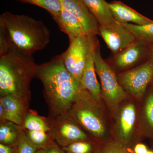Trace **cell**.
I'll return each instance as SVG.
<instances>
[{
  "label": "cell",
  "instance_id": "cell-1",
  "mask_svg": "<svg viewBox=\"0 0 153 153\" xmlns=\"http://www.w3.org/2000/svg\"><path fill=\"white\" fill-rule=\"evenodd\" d=\"M36 78L42 82L49 117L66 114L76 99L79 85L66 69L62 55L38 65Z\"/></svg>",
  "mask_w": 153,
  "mask_h": 153
},
{
  "label": "cell",
  "instance_id": "cell-2",
  "mask_svg": "<svg viewBox=\"0 0 153 153\" xmlns=\"http://www.w3.org/2000/svg\"><path fill=\"white\" fill-rule=\"evenodd\" d=\"M0 29L5 35L10 49L23 55L33 56L50 42V31L44 22L27 15L3 13Z\"/></svg>",
  "mask_w": 153,
  "mask_h": 153
},
{
  "label": "cell",
  "instance_id": "cell-3",
  "mask_svg": "<svg viewBox=\"0 0 153 153\" xmlns=\"http://www.w3.org/2000/svg\"><path fill=\"white\" fill-rule=\"evenodd\" d=\"M37 66L33 56L11 49L0 55V96L15 97L30 106V84Z\"/></svg>",
  "mask_w": 153,
  "mask_h": 153
},
{
  "label": "cell",
  "instance_id": "cell-4",
  "mask_svg": "<svg viewBox=\"0 0 153 153\" xmlns=\"http://www.w3.org/2000/svg\"><path fill=\"white\" fill-rule=\"evenodd\" d=\"M67 114L94 137L101 139L106 135V126L99 102L92 98L87 90L79 89Z\"/></svg>",
  "mask_w": 153,
  "mask_h": 153
},
{
  "label": "cell",
  "instance_id": "cell-5",
  "mask_svg": "<svg viewBox=\"0 0 153 153\" xmlns=\"http://www.w3.org/2000/svg\"><path fill=\"white\" fill-rule=\"evenodd\" d=\"M93 56L96 72L100 79L102 95L110 105L116 106L125 98L126 94L118 82L114 72L102 57L97 40L94 46Z\"/></svg>",
  "mask_w": 153,
  "mask_h": 153
},
{
  "label": "cell",
  "instance_id": "cell-6",
  "mask_svg": "<svg viewBox=\"0 0 153 153\" xmlns=\"http://www.w3.org/2000/svg\"><path fill=\"white\" fill-rule=\"evenodd\" d=\"M92 36L82 34L69 39L68 49L61 54L66 69L79 87L89 56Z\"/></svg>",
  "mask_w": 153,
  "mask_h": 153
},
{
  "label": "cell",
  "instance_id": "cell-7",
  "mask_svg": "<svg viewBox=\"0 0 153 153\" xmlns=\"http://www.w3.org/2000/svg\"><path fill=\"white\" fill-rule=\"evenodd\" d=\"M47 119L50 136L61 148L75 142L88 139L83 129L70 118L67 114L55 117H48Z\"/></svg>",
  "mask_w": 153,
  "mask_h": 153
},
{
  "label": "cell",
  "instance_id": "cell-8",
  "mask_svg": "<svg viewBox=\"0 0 153 153\" xmlns=\"http://www.w3.org/2000/svg\"><path fill=\"white\" fill-rule=\"evenodd\" d=\"M153 79V59L123 72L119 76L122 85L133 95L137 97L143 95Z\"/></svg>",
  "mask_w": 153,
  "mask_h": 153
},
{
  "label": "cell",
  "instance_id": "cell-9",
  "mask_svg": "<svg viewBox=\"0 0 153 153\" xmlns=\"http://www.w3.org/2000/svg\"><path fill=\"white\" fill-rule=\"evenodd\" d=\"M99 31V35L115 55L136 42L123 25L117 22L110 27L100 26Z\"/></svg>",
  "mask_w": 153,
  "mask_h": 153
},
{
  "label": "cell",
  "instance_id": "cell-10",
  "mask_svg": "<svg viewBox=\"0 0 153 153\" xmlns=\"http://www.w3.org/2000/svg\"><path fill=\"white\" fill-rule=\"evenodd\" d=\"M64 9L74 15L83 26L86 35L100 34V25L83 0H59Z\"/></svg>",
  "mask_w": 153,
  "mask_h": 153
},
{
  "label": "cell",
  "instance_id": "cell-11",
  "mask_svg": "<svg viewBox=\"0 0 153 153\" xmlns=\"http://www.w3.org/2000/svg\"><path fill=\"white\" fill-rule=\"evenodd\" d=\"M97 40L96 36H92L90 52L80 80L79 88L87 90L92 98L99 102L101 98V85L97 78L93 56L94 50Z\"/></svg>",
  "mask_w": 153,
  "mask_h": 153
},
{
  "label": "cell",
  "instance_id": "cell-12",
  "mask_svg": "<svg viewBox=\"0 0 153 153\" xmlns=\"http://www.w3.org/2000/svg\"><path fill=\"white\" fill-rule=\"evenodd\" d=\"M136 117L135 106L132 103L123 106L119 114L116 129L117 141L125 146L131 139Z\"/></svg>",
  "mask_w": 153,
  "mask_h": 153
},
{
  "label": "cell",
  "instance_id": "cell-13",
  "mask_svg": "<svg viewBox=\"0 0 153 153\" xmlns=\"http://www.w3.org/2000/svg\"><path fill=\"white\" fill-rule=\"evenodd\" d=\"M108 5L115 20L121 24L132 23L134 25H143L153 23L152 20L122 2L114 1L108 3Z\"/></svg>",
  "mask_w": 153,
  "mask_h": 153
},
{
  "label": "cell",
  "instance_id": "cell-14",
  "mask_svg": "<svg viewBox=\"0 0 153 153\" xmlns=\"http://www.w3.org/2000/svg\"><path fill=\"white\" fill-rule=\"evenodd\" d=\"M0 104L5 109L6 120L22 126L30 106L19 98L11 96H0Z\"/></svg>",
  "mask_w": 153,
  "mask_h": 153
},
{
  "label": "cell",
  "instance_id": "cell-15",
  "mask_svg": "<svg viewBox=\"0 0 153 153\" xmlns=\"http://www.w3.org/2000/svg\"><path fill=\"white\" fill-rule=\"evenodd\" d=\"M146 45L136 42L115 55L114 62L118 68L129 67L138 62L145 54Z\"/></svg>",
  "mask_w": 153,
  "mask_h": 153
},
{
  "label": "cell",
  "instance_id": "cell-16",
  "mask_svg": "<svg viewBox=\"0 0 153 153\" xmlns=\"http://www.w3.org/2000/svg\"><path fill=\"white\" fill-rule=\"evenodd\" d=\"M53 19L57 23L61 31L66 34L69 39L86 34L79 20L63 7L59 16Z\"/></svg>",
  "mask_w": 153,
  "mask_h": 153
},
{
  "label": "cell",
  "instance_id": "cell-17",
  "mask_svg": "<svg viewBox=\"0 0 153 153\" xmlns=\"http://www.w3.org/2000/svg\"><path fill=\"white\" fill-rule=\"evenodd\" d=\"M89 10L95 17L100 26L108 27L114 25L116 21L105 0H83Z\"/></svg>",
  "mask_w": 153,
  "mask_h": 153
},
{
  "label": "cell",
  "instance_id": "cell-18",
  "mask_svg": "<svg viewBox=\"0 0 153 153\" xmlns=\"http://www.w3.org/2000/svg\"><path fill=\"white\" fill-rule=\"evenodd\" d=\"M122 24L131 33L136 41L146 46L153 44V23L143 25L131 23Z\"/></svg>",
  "mask_w": 153,
  "mask_h": 153
},
{
  "label": "cell",
  "instance_id": "cell-19",
  "mask_svg": "<svg viewBox=\"0 0 153 153\" xmlns=\"http://www.w3.org/2000/svg\"><path fill=\"white\" fill-rule=\"evenodd\" d=\"M21 126L8 121L0 123L1 143L9 146L17 145Z\"/></svg>",
  "mask_w": 153,
  "mask_h": 153
},
{
  "label": "cell",
  "instance_id": "cell-20",
  "mask_svg": "<svg viewBox=\"0 0 153 153\" xmlns=\"http://www.w3.org/2000/svg\"><path fill=\"white\" fill-rule=\"evenodd\" d=\"M22 126L24 129L50 131L47 117L41 116L36 111L30 109L26 114Z\"/></svg>",
  "mask_w": 153,
  "mask_h": 153
},
{
  "label": "cell",
  "instance_id": "cell-21",
  "mask_svg": "<svg viewBox=\"0 0 153 153\" xmlns=\"http://www.w3.org/2000/svg\"><path fill=\"white\" fill-rule=\"evenodd\" d=\"M20 2L30 4L40 7L48 11L52 18L60 15L62 5L59 0H16Z\"/></svg>",
  "mask_w": 153,
  "mask_h": 153
},
{
  "label": "cell",
  "instance_id": "cell-22",
  "mask_svg": "<svg viewBox=\"0 0 153 153\" xmlns=\"http://www.w3.org/2000/svg\"><path fill=\"white\" fill-rule=\"evenodd\" d=\"M24 130L28 139L38 149L46 147L53 140L49 132L39 130Z\"/></svg>",
  "mask_w": 153,
  "mask_h": 153
},
{
  "label": "cell",
  "instance_id": "cell-23",
  "mask_svg": "<svg viewBox=\"0 0 153 153\" xmlns=\"http://www.w3.org/2000/svg\"><path fill=\"white\" fill-rule=\"evenodd\" d=\"M62 149L65 153H94L93 146L88 140L75 142Z\"/></svg>",
  "mask_w": 153,
  "mask_h": 153
},
{
  "label": "cell",
  "instance_id": "cell-24",
  "mask_svg": "<svg viewBox=\"0 0 153 153\" xmlns=\"http://www.w3.org/2000/svg\"><path fill=\"white\" fill-rule=\"evenodd\" d=\"M38 149L28 139L21 126L15 153H36Z\"/></svg>",
  "mask_w": 153,
  "mask_h": 153
},
{
  "label": "cell",
  "instance_id": "cell-25",
  "mask_svg": "<svg viewBox=\"0 0 153 153\" xmlns=\"http://www.w3.org/2000/svg\"><path fill=\"white\" fill-rule=\"evenodd\" d=\"M99 153H129L125 146L118 141L112 142L107 144Z\"/></svg>",
  "mask_w": 153,
  "mask_h": 153
},
{
  "label": "cell",
  "instance_id": "cell-26",
  "mask_svg": "<svg viewBox=\"0 0 153 153\" xmlns=\"http://www.w3.org/2000/svg\"><path fill=\"white\" fill-rule=\"evenodd\" d=\"M145 112L148 123L153 129V93L148 96L145 104Z\"/></svg>",
  "mask_w": 153,
  "mask_h": 153
},
{
  "label": "cell",
  "instance_id": "cell-27",
  "mask_svg": "<svg viewBox=\"0 0 153 153\" xmlns=\"http://www.w3.org/2000/svg\"><path fill=\"white\" fill-rule=\"evenodd\" d=\"M45 149V153H65L62 148L53 140L47 145Z\"/></svg>",
  "mask_w": 153,
  "mask_h": 153
},
{
  "label": "cell",
  "instance_id": "cell-28",
  "mask_svg": "<svg viewBox=\"0 0 153 153\" xmlns=\"http://www.w3.org/2000/svg\"><path fill=\"white\" fill-rule=\"evenodd\" d=\"M16 146H9L0 143V153H15Z\"/></svg>",
  "mask_w": 153,
  "mask_h": 153
},
{
  "label": "cell",
  "instance_id": "cell-29",
  "mask_svg": "<svg viewBox=\"0 0 153 153\" xmlns=\"http://www.w3.org/2000/svg\"><path fill=\"white\" fill-rule=\"evenodd\" d=\"M149 150L146 145L142 143H138L134 148V153H146Z\"/></svg>",
  "mask_w": 153,
  "mask_h": 153
},
{
  "label": "cell",
  "instance_id": "cell-30",
  "mask_svg": "<svg viewBox=\"0 0 153 153\" xmlns=\"http://www.w3.org/2000/svg\"><path fill=\"white\" fill-rule=\"evenodd\" d=\"M148 51H149V54H150L152 59L153 60V44H150V45L147 46Z\"/></svg>",
  "mask_w": 153,
  "mask_h": 153
},
{
  "label": "cell",
  "instance_id": "cell-31",
  "mask_svg": "<svg viewBox=\"0 0 153 153\" xmlns=\"http://www.w3.org/2000/svg\"><path fill=\"white\" fill-rule=\"evenodd\" d=\"M45 149L44 148H41L38 149V150L36 151V153H45Z\"/></svg>",
  "mask_w": 153,
  "mask_h": 153
},
{
  "label": "cell",
  "instance_id": "cell-32",
  "mask_svg": "<svg viewBox=\"0 0 153 153\" xmlns=\"http://www.w3.org/2000/svg\"><path fill=\"white\" fill-rule=\"evenodd\" d=\"M146 153H153V152L152 151L148 150Z\"/></svg>",
  "mask_w": 153,
  "mask_h": 153
}]
</instances>
